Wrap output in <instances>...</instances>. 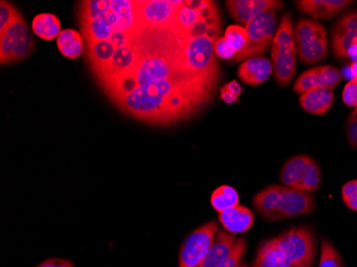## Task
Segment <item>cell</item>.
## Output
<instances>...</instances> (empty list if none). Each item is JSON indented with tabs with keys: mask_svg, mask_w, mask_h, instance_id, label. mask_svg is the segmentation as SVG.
I'll use <instances>...</instances> for the list:
<instances>
[{
	"mask_svg": "<svg viewBox=\"0 0 357 267\" xmlns=\"http://www.w3.org/2000/svg\"><path fill=\"white\" fill-rule=\"evenodd\" d=\"M319 267H346L342 257L330 241L322 240Z\"/></svg>",
	"mask_w": 357,
	"mask_h": 267,
	"instance_id": "d4e9b609",
	"label": "cell"
},
{
	"mask_svg": "<svg viewBox=\"0 0 357 267\" xmlns=\"http://www.w3.org/2000/svg\"><path fill=\"white\" fill-rule=\"evenodd\" d=\"M310 160V156L308 155H296L289 158L280 171V178L282 186L301 190Z\"/></svg>",
	"mask_w": 357,
	"mask_h": 267,
	"instance_id": "44dd1931",
	"label": "cell"
},
{
	"mask_svg": "<svg viewBox=\"0 0 357 267\" xmlns=\"http://www.w3.org/2000/svg\"><path fill=\"white\" fill-rule=\"evenodd\" d=\"M238 238L228 231H218L213 242L208 248L202 267H216L234 252Z\"/></svg>",
	"mask_w": 357,
	"mask_h": 267,
	"instance_id": "e0dca14e",
	"label": "cell"
},
{
	"mask_svg": "<svg viewBox=\"0 0 357 267\" xmlns=\"http://www.w3.org/2000/svg\"><path fill=\"white\" fill-rule=\"evenodd\" d=\"M225 3L232 19L244 26H248L259 14L272 10L278 11L284 7L278 0H229Z\"/></svg>",
	"mask_w": 357,
	"mask_h": 267,
	"instance_id": "5bb4252c",
	"label": "cell"
},
{
	"mask_svg": "<svg viewBox=\"0 0 357 267\" xmlns=\"http://www.w3.org/2000/svg\"><path fill=\"white\" fill-rule=\"evenodd\" d=\"M252 204L264 220L278 222L314 212V198L308 192L270 185L255 194Z\"/></svg>",
	"mask_w": 357,
	"mask_h": 267,
	"instance_id": "277c9868",
	"label": "cell"
},
{
	"mask_svg": "<svg viewBox=\"0 0 357 267\" xmlns=\"http://www.w3.org/2000/svg\"><path fill=\"white\" fill-rule=\"evenodd\" d=\"M77 15L86 43L112 41L115 32L139 30L131 0L80 1Z\"/></svg>",
	"mask_w": 357,
	"mask_h": 267,
	"instance_id": "3957f363",
	"label": "cell"
},
{
	"mask_svg": "<svg viewBox=\"0 0 357 267\" xmlns=\"http://www.w3.org/2000/svg\"><path fill=\"white\" fill-rule=\"evenodd\" d=\"M238 267H250V266H248V264H245V263H242V262H241V263H240V265H238Z\"/></svg>",
	"mask_w": 357,
	"mask_h": 267,
	"instance_id": "8d00e7d4",
	"label": "cell"
},
{
	"mask_svg": "<svg viewBox=\"0 0 357 267\" xmlns=\"http://www.w3.org/2000/svg\"><path fill=\"white\" fill-rule=\"evenodd\" d=\"M349 0H298L296 8L314 20L328 21L352 5Z\"/></svg>",
	"mask_w": 357,
	"mask_h": 267,
	"instance_id": "9a60e30c",
	"label": "cell"
},
{
	"mask_svg": "<svg viewBox=\"0 0 357 267\" xmlns=\"http://www.w3.org/2000/svg\"><path fill=\"white\" fill-rule=\"evenodd\" d=\"M225 87L229 90L234 96L240 98V94L242 93V88L238 85V82H236V80H232V82H228V84L225 85Z\"/></svg>",
	"mask_w": 357,
	"mask_h": 267,
	"instance_id": "e575fe53",
	"label": "cell"
},
{
	"mask_svg": "<svg viewBox=\"0 0 357 267\" xmlns=\"http://www.w3.org/2000/svg\"><path fill=\"white\" fill-rule=\"evenodd\" d=\"M218 228L215 222H208L190 232L180 248L178 267H202Z\"/></svg>",
	"mask_w": 357,
	"mask_h": 267,
	"instance_id": "8fae6325",
	"label": "cell"
},
{
	"mask_svg": "<svg viewBox=\"0 0 357 267\" xmlns=\"http://www.w3.org/2000/svg\"><path fill=\"white\" fill-rule=\"evenodd\" d=\"M296 55L307 66L319 63L328 57V37L322 24L314 20L302 19L294 28Z\"/></svg>",
	"mask_w": 357,
	"mask_h": 267,
	"instance_id": "8992f818",
	"label": "cell"
},
{
	"mask_svg": "<svg viewBox=\"0 0 357 267\" xmlns=\"http://www.w3.org/2000/svg\"><path fill=\"white\" fill-rule=\"evenodd\" d=\"M342 197L347 208L357 212V180L349 181L342 186Z\"/></svg>",
	"mask_w": 357,
	"mask_h": 267,
	"instance_id": "f1b7e54d",
	"label": "cell"
},
{
	"mask_svg": "<svg viewBox=\"0 0 357 267\" xmlns=\"http://www.w3.org/2000/svg\"><path fill=\"white\" fill-rule=\"evenodd\" d=\"M33 51V40L22 15L0 35V62L10 63L27 58Z\"/></svg>",
	"mask_w": 357,
	"mask_h": 267,
	"instance_id": "30bf717a",
	"label": "cell"
},
{
	"mask_svg": "<svg viewBox=\"0 0 357 267\" xmlns=\"http://www.w3.org/2000/svg\"><path fill=\"white\" fill-rule=\"evenodd\" d=\"M133 47L135 66L99 84L124 114L154 125H170L188 116L206 92H215L188 71L183 37L176 30L139 28Z\"/></svg>",
	"mask_w": 357,
	"mask_h": 267,
	"instance_id": "6da1fadb",
	"label": "cell"
},
{
	"mask_svg": "<svg viewBox=\"0 0 357 267\" xmlns=\"http://www.w3.org/2000/svg\"><path fill=\"white\" fill-rule=\"evenodd\" d=\"M273 66L275 80L282 86L288 85L296 72V49L294 43L292 16L284 13L272 43Z\"/></svg>",
	"mask_w": 357,
	"mask_h": 267,
	"instance_id": "5b68a950",
	"label": "cell"
},
{
	"mask_svg": "<svg viewBox=\"0 0 357 267\" xmlns=\"http://www.w3.org/2000/svg\"><path fill=\"white\" fill-rule=\"evenodd\" d=\"M350 71L351 75H352V79L357 80V60L351 63Z\"/></svg>",
	"mask_w": 357,
	"mask_h": 267,
	"instance_id": "d590c367",
	"label": "cell"
},
{
	"mask_svg": "<svg viewBox=\"0 0 357 267\" xmlns=\"http://www.w3.org/2000/svg\"><path fill=\"white\" fill-rule=\"evenodd\" d=\"M214 51H215V55L218 57L225 60L234 59L236 56V51L228 44L224 37L218 40Z\"/></svg>",
	"mask_w": 357,
	"mask_h": 267,
	"instance_id": "1f68e13d",
	"label": "cell"
},
{
	"mask_svg": "<svg viewBox=\"0 0 357 267\" xmlns=\"http://www.w3.org/2000/svg\"><path fill=\"white\" fill-rule=\"evenodd\" d=\"M218 220L228 232L232 234L245 233L252 228L255 216L250 208L238 206L230 210L218 213Z\"/></svg>",
	"mask_w": 357,
	"mask_h": 267,
	"instance_id": "ac0fdd59",
	"label": "cell"
},
{
	"mask_svg": "<svg viewBox=\"0 0 357 267\" xmlns=\"http://www.w3.org/2000/svg\"><path fill=\"white\" fill-rule=\"evenodd\" d=\"M178 33L183 37L184 62L190 73L216 89L220 70L214 48L220 38V16L215 3L208 1L199 21Z\"/></svg>",
	"mask_w": 357,
	"mask_h": 267,
	"instance_id": "7a4b0ae2",
	"label": "cell"
},
{
	"mask_svg": "<svg viewBox=\"0 0 357 267\" xmlns=\"http://www.w3.org/2000/svg\"><path fill=\"white\" fill-rule=\"evenodd\" d=\"M60 53L69 59H77L84 53L83 37L74 29H64L57 38Z\"/></svg>",
	"mask_w": 357,
	"mask_h": 267,
	"instance_id": "7402d4cb",
	"label": "cell"
},
{
	"mask_svg": "<svg viewBox=\"0 0 357 267\" xmlns=\"http://www.w3.org/2000/svg\"><path fill=\"white\" fill-rule=\"evenodd\" d=\"M342 80V72L333 66H316L301 74L294 86V92L303 94L312 89H334Z\"/></svg>",
	"mask_w": 357,
	"mask_h": 267,
	"instance_id": "4fadbf2b",
	"label": "cell"
},
{
	"mask_svg": "<svg viewBox=\"0 0 357 267\" xmlns=\"http://www.w3.org/2000/svg\"><path fill=\"white\" fill-rule=\"evenodd\" d=\"M246 250H248V240L245 238H238V244H236L234 252L224 262L220 263L216 267H238L240 263L242 262L243 257L245 254Z\"/></svg>",
	"mask_w": 357,
	"mask_h": 267,
	"instance_id": "83f0119b",
	"label": "cell"
},
{
	"mask_svg": "<svg viewBox=\"0 0 357 267\" xmlns=\"http://www.w3.org/2000/svg\"><path fill=\"white\" fill-rule=\"evenodd\" d=\"M346 132L349 144L357 148V107L347 120Z\"/></svg>",
	"mask_w": 357,
	"mask_h": 267,
	"instance_id": "f546056e",
	"label": "cell"
},
{
	"mask_svg": "<svg viewBox=\"0 0 357 267\" xmlns=\"http://www.w3.org/2000/svg\"><path fill=\"white\" fill-rule=\"evenodd\" d=\"M220 98L227 104H234L238 101V96H234L225 86L220 89Z\"/></svg>",
	"mask_w": 357,
	"mask_h": 267,
	"instance_id": "836d02e7",
	"label": "cell"
},
{
	"mask_svg": "<svg viewBox=\"0 0 357 267\" xmlns=\"http://www.w3.org/2000/svg\"><path fill=\"white\" fill-rule=\"evenodd\" d=\"M181 0H144L135 1L136 17L139 28L174 29Z\"/></svg>",
	"mask_w": 357,
	"mask_h": 267,
	"instance_id": "9c48e42d",
	"label": "cell"
},
{
	"mask_svg": "<svg viewBox=\"0 0 357 267\" xmlns=\"http://www.w3.org/2000/svg\"><path fill=\"white\" fill-rule=\"evenodd\" d=\"M21 14L7 1L0 3V35L3 33Z\"/></svg>",
	"mask_w": 357,
	"mask_h": 267,
	"instance_id": "4316f807",
	"label": "cell"
},
{
	"mask_svg": "<svg viewBox=\"0 0 357 267\" xmlns=\"http://www.w3.org/2000/svg\"><path fill=\"white\" fill-rule=\"evenodd\" d=\"M224 38L228 42V44L236 51V55L245 48L248 41L246 28L241 27L238 25H231L227 28Z\"/></svg>",
	"mask_w": 357,
	"mask_h": 267,
	"instance_id": "484cf974",
	"label": "cell"
},
{
	"mask_svg": "<svg viewBox=\"0 0 357 267\" xmlns=\"http://www.w3.org/2000/svg\"><path fill=\"white\" fill-rule=\"evenodd\" d=\"M248 41L245 48L236 56L234 61L252 57H260L268 52L278 31V11H266L259 14L246 26Z\"/></svg>",
	"mask_w": 357,
	"mask_h": 267,
	"instance_id": "ba28073f",
	"label": "cell"
},
{
	"mask_svg": "<svg viewBox=\"0 0 357 267\" xmlns=\"http://www.w3.org/2000/svg\"><path fill=\"white\" fill-rule=\"evenodd\" d=\"M252 267H294L275 238L264 241L257 250Z\"/></svg>",
	"mask_w": 357,
	"mask_h": 267,
	"instance_id": "ffe728a7",
	"label": "cell"
},
{
	"mask_svg": "<svg viewBox=\"0 0 357 267\" xmlns=\"http://www.w3.org/2000/svg\"><path fill=\"white\" fill-rule=\"evenodd\" d=\"M274 238L292 266H314L317 241L310 227H294Z\"/></svg>",
	"mask_w": 357,
	"mask_h": 267,
	"instance_id": "52a82bcc",
	"label": "cell"
},
{
	"mask_svg": "<svg viewBox=\"0 0 357 267\" xmlns=\"http://www.w3.org/2000/svg\"><path fill=\"white\" fill-rule=\"evenodd\" d=\"M333 54L337 59L350 55L352 46L357 41V11H351L337 20L331 31Z\"/></svg>",
	"mask_w": 357,
	"mask_h": 267,
	"instance_id": "7c38bea8",
	"label": "cell"
},
{
	"mask_svg": "<svg viewBox=\"0 0 357 267\" xmlns=\"http://www.w3.org/2000/svg\"><path fill=\"white\" fill-rule=\"evenodd\" d=\"M272 73H274L273 62L264 57L248 58L238 70V78L250 86L261 85Z\"/></svg>",
	"mask_w": 357,
	"mask_h": 267,
	"instance_id": "2e32d148",
	"label": "cell"
},
{
	"mask_svg": "<svg viewBox=\"0 0 357 267\" xmlns=\"http://www.w3.org/2000/svg\"><path fill=\"white\" fill-rule=\"evenodd\" d=\"M32 31L41 39L51 41L60 35L61 24L54 14L41 13L32 21Z\"/></svg>",
	"mask_w": 357,
	"mask_h": 267,
	"instance_id": "603a6c76",
	"label": "cell"
},
{
	"mask_svg": "<svg viewBox=\"0 0 357 267\" xmlns=\"http://www.w3.org/2000/svg\"><path fill=\"white\" fill-rule=\"evenodd\" d=\"M37 267H76L71 261L68 259L51 258L46 259L43 262L40 263Z\"/></svg>",
	"mask_w": 357,
	"mask_h": 267,
	"instance_id": "d6a6232c",
	"label": "cell"
},
{
	"mask_svg": "<svg viewBox=\"0 0 357 267\" xmlns=\"http://www.w3.org/2000/svg\"><path fill=\"white\" fill-rule=\"evenodd\" d=\"M335 94L331 89H312L301 94L300 105L308 114L322 116L328 112L334 104Z\"/></svg>",
	"mask_w": 357,
	"mask_h": 267,
	"instance_id": "d6986e66",
	"label": "cell"
},
{
	"mask_svg": "<svg viewBox=\"0 0 357 267\" xmlns=\"http://www.w3.org/2000/svg\"><path fill=\"white\" fill-rule=\"evenodd\" d=\"M342 101L349 107H357V80L351 79L342 92Z\"/></svg>",
	"mask_w": 357,
	"mask_h": 267,
	"instance_id": "4dcf8cb0",
	"label": "cell"
},
{
	"mask_svg": "<svg viewBox=\"0 0 357 267\" xmlns=\"http://www.w3.org/2000/svg\"><path fill=\"white\" fill-rule=\"evenodd\" d=\"M238 202L240 197L238 192L229 185L220 186L211 196V206L218 213L236 208L238 206Z\"/></svg>",
	"mask_w": 357,
	"mask_h": 267,
	"instance_id": "cb8c5ba5",
	"label": "cell"
}]
</instances>
